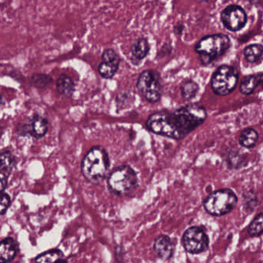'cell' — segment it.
Masks as SVG:
<instances>
[{
    "mask_svg": "<svg viewBox=\"0 0 263 263\" xmlns=\"http://www.w3.org/2000/svg\"><path fill=\"white\" fill-rule=\"evenodd\" d=\"M258 140V134L255 129L247 128L241 132L239 137V144L246 148L253 147Z\"/></svg>",
    "mask_w": 263,
    "mask_h": 263,
    "instance_id": "cell-17",
    "label": "cell"
},
{
    "mask_svg": "<svg viewBox=\"0 0 263 263\" xmlns=\"http://www.w3.org/2000/svg\"><path fill=\"white\" fill-rule=\"evenodd\" d=\"M238 203V198L233 191L229 189L215 191L204 201L206 212L214 216H221L232 212Z\"/></svg>",
    "mask_w": 263,
    "mask_h": 263,
    "instance_id": "cell-5",
    "label": "cell"
},
{
    "mask_svg": "<svg viewBox=\"0 0 263 263\" xmlns=\"http://www.w3.org/2000/svg\"><path fill=\"white\" fill-rule=\"evenodd\" d=\"M263 55V46L261 44H252L245 48L244 56L250 64L258 62Z\"/></svg>",
    "mask_w": 263,
    "mask_h": 263,
    "instance_id": "cell-18",
    "label": "cell"
},
{
    "mask_svg": "<svg viewBox=\"0 0 263 263\" xmlns=\"http://www.w3.org/2000/svg\"><path fill=\"white\" fill-rule=\"evenodd\" d=\"M182 26L183 25H181V26L177 25V26H175V33H177V34H178V33H181V32H182V28H183Z\"/></svg>",
    "mask_w": 263,
    "mask_h": 263,
    "instance_id": "cell-26",
    "label": "cell"
},
{
    "mask_svg": "<svg viewBox=\"0 0 263 263\" xmlns=\"http://www.w3.org/2000/svg\"><path fill=\"white\" fill-rule=\"evenodd\" d=\"M138 93L149 103H157L162 97L163 87L161 75L155 70L141 72L136 83Z\"/></svg>",
    "mask_w": 263,
    "mask_h": 263,
    "instance_id": "cell-6",
    "label": "cell"
},
{
    "mask_svg": "<svg viewBox=\"0 0 263 263\" xmlns=\"http://www.w3.org/2000/svg\"><path fill=\"white\" fill-rule=\"evenodd\" d=\"M263 82V74L249 75L240 84L239 90L242 95H252L259 84Z\"/></svg>",
    "mask_w": 263,
    "mask_h": 263,
    "instance_id": "cell-16",
    "label": "cell"
},
{
    "mask_svg": "<svg viewBox=\"0 0 263 263\" xmlns=\"http://www.w3.org/2000/svg\"><path fill=\"white\" fill-rule=\"evenodd\" d=\"M153 249L158 258L162 260H168L173 255L175 246L170 237L161 235L155 238Z\"/></svg>",
    "mask_w": 263,
    "mask_h": 263,
    "instance_id": "cell-13",
    "label": "cell"
},
{
    "mask_svg": "<svg viewBox=\"0 0 263 263\" xmlns=\"http://www.w3.org/2000/svg\"><path fill=\"white\" fill-rule=\"evenodd\" d=\"M231 47L229 36L224 34H213L204 36L195 47L203 65H209L212 61L222 56Z\"/></svg>",
    "mask_w": 263,
    "mask_h": 263,
    "instance_id": "cell-4",
    "label": "cell"
},
{
    "mask_svg": "<svg viewBox=\"0 0 263 263\" xmlns=\"http://www.w3.org/2000/svg\"><path fill=\"white\" fill-rule=\"evenodd\" d=\"M263 233V212L258 214L248 228V234L250 236H258Z\"/></svg>",
    "mask_w": 263,
    "mask_h": 263,
    "instance_id": "cell-22",
    "label": "cell"
},
{
    "mask_svg": "<svg viewBox=\"0 0 263 263\" xmlns=\"http://www.w3.org/2000/svg\"><path fill=\"white\" fill-rule=\"evenodd\" d=\"M57 90L64 98H70L75 91V83L70 77L61 74L57 81Z\"/></svg>",
    "mask_w": 263,
    "mask_h": 263,
    "instance_id": "cell-15",
    "label": "cell"
},
{
    "mask_svg": "<svg viewBox=\"0 0 263 263\" xmlns=\"http://www.w3.org/2000/svg\"><path fill=\"white\" fill-rule=\"evenodd\" d=\"M11 204V198L8 194L2 192V198H1V205H0V214L2 215H5L7 211L8 210Z\"/></svg>",
    "mask_w": 263,
    "mask_h": 263,
    "instance_id": "cell-25",
    "label": "cell"
},
{
    "mask_svg": "<svg viewBox=\"0 0 263 263\" xmlns=\"http://www.w3.org/2000/svg\"><path fill=\"white\" fill-rule=\"evenodd\" d=\"M17 245L13 238H6L0 243V261L10 262L17 254Z\"/></svg>",
    "mask_w": 263,
    "mask_h": 263,
    "instance_id": "cell-14",
    "label": "cell"
},
{
    "mask_svg": "<svg viewBox=\"0 0 263 263\" xmlns=\"http://www.w3.org/2000/svg\"><path fill=\"white\" fill-rule=\"evenodd\" d=\"M238 81V72L232 66L221 65L212 75L211 86L215 95L226 96L232 93Z\"/></svg>",
    "mask_w": 263,
    "mask_h": 263,
    "instance_id": "cell-7",
    "label": "cell"
},
{
    "mask_svg": "<svg viewBox=\"0 0 263 263\" xmlns=\"http://www.w3.org/2000/svg\"><path fill=\"white\" fill-rule=\"evenodd\" d=\"M64 254L59 249H52L36 256L35 261L38 262H54L62 261Z\"/></svg>",
    "mask_w": 263,
    "mask_h": 263,
    "instance_id": "cell-21",
    "label": "cell"
},
{
    "mask_svg": "<svg viewBox=\"0 0 263 263\" xmlns=\"http://www.w3.org/2000/svg\"><path fill=\"white\" fill-rule=\"evenodd\" d=\"M118 69L119 67L112 65V64H107L103 61L98 65V73L101 75V78L107 80L112 79L116 75Z\"/></svg>",
    "mask_w": 263,
    "mask_h": 263,
    "instance_id": "cell-23",
    "label": "cell"
},
{
    "mask_svg": "<svg viewBox=\"0 0 263 263\" xmlns=\"http://www.w3.org/2000/svg\"><path fill=\"white\" fill-rule=\"evenodd\" d=\"M198 2H208L209 0H198Z\"/></svg>",
    "mask_w": 263,
    "mask_h": 263,
    "instance_id": "cell-27",
    "label": "cell"
},
{
    "mask_svg": "<svg viewBox=\"0 0 263 263\" xmlns=\"http://www.w3.org/2000/svg\"><path fill=\"white\" fill-rule=\"evenodd\" d=\"M48 121L44 117L35 115L27 122L18 127L19 135L22 136H31L39 139L45 136L48 130Z\"/></svg>",
    "mask_w": 263,
    "mask_h": 263,
    "instance_id": "cell-10",
    "label": "cell"
},
{
    "mask_svg": "<svg viewBox=\"0 0 263 263\" xmlns=\"http://www.w3.org/2000/svg\"><path fill=\"white\" fill-rule=\"evenodd\" d=\"M198 90H199V87L195 81H185L183 83L181 87V96L186 101H190L196 97Z\"/></svg>",
    "mask_w": 263,
    "mask_h": 263,
    "instance_id": "cell-20",
    "label": "cell"
},
{
    "mask_svg": "<svg viewBox=\"0 0 263 263\" xmlns=\"http://www.w3.org/2000/svg\"><path fill=\"white\" fill-rule=\"evenodd\" d=\"M110 167V158L101 146L92 147L83 158L81 171L84 178L92 184H99L105 178Z\"/></svg>",
    "mask_w": 263,
    "mask_h": 263,
    "instance_id": "cell-2",
    "label": "cell"
},
{
    "mask_svg": "<svg viewBox=\"0 0 263 263\" xmlns=\"http://www.w3.org/2000/svg\"><path fill=\"white\" fill-rule=\"evenodd\" d=\"M206 118L207 112L204 107L191 104L174 112L152 114L146 121V127L155 135L181 140L202 124Z\"/></svg>",
    "mask_w": 263,
    "mask_h": 263,
    "instance_id": "cell-1",
    "label": "cell"
},
{
    "mask_svg": "<svg viewBox=\"0 0 263 263\" xmlns=\"http://www.w3.org/2000/svg\"><path fill=\"white\" fill-rule=\"evenodd\" d=\"M150 52V44L145 37H139L130 46V61L134 66L141 65Z\"/></svg>",
    "mask_w": 263,
    "mask_h": 263,
    "instance_id": "cell-12",
    "label": "cell"
},
{
    "mask_svg": "<svg viewBox=\"0 0 263 263\" xmlns=\"http://www.w3.org/2000/svg\"><path fill=\"white\" fill-rule=\"evenodd\" d=\"M181 242L186 252L190 254H200L209 249V238L201 228L194 226L184 232Z\"/></svg>",
    "mask_w": 263,
    "mask_h": 263,
    "instance_id": "cell-8",
    "label": "cell"
},
{
    "mask_svg": "<svg viewBox=\"0 0 263 263\" xmlns=\"http://www.w3.org/2000/svg\"><path fill=\"white\" fill-rule=\"evenodd\" d=\"M101 60L103 62L112 64V65L118 67H120V64H121V58H120L119 55L113 49H106L101 55Z\"/></svg>",
    "mask_w": 263,
    "mask_h": 263,
    "instance_id": "cell-24",
    "label": "cell"
},
{
    "mask_svg": "<svg viewBox=\"0 0 263 263\" xmlns=\"http://www.w3.org/2000/svg\"><path fill=\"white\" fill-rule=\"evenodd\" d=\"M53 82V78L47 73H33L30 78V84L36 88H44Z\"/></svg>",
    "mask_w": 263,
    "mask_h": 263,
    "instance_id": "cell-19",
    "label": "cell"
},
{
    "mask_svg": "<svg viewBox=\"0 0 263 263\" xmlns=\"http://www.w3.org/2000/svg\"><path fill=\"white\" fill-rule=\"evenodd\" d=\"M16 165V158L10 151H5L1 154V164H0V187L4 192L7 184L8 178L12 171Z\"/></svg>",
    "mask_w": 263,
    "mask_h": 263,
    "instance_id": "cell-11",
    "label": "cell"
},
{
    "mask_svg": "<svg viewBox=\"0 0 263 263\" xmlns=\"http://www.w3.org/2000/svg\"><path fill=\"white\" fill-rule=\"evenodd\" d=\"M138 186L135 171L129 165H121L112 171L107 178V187L111 193L126 196L133 193Z\"/></svg>",
    "mask_w": 263,
    "mask_h": 263,
    "instance_id": "cell-3",
    "label": "cell"
},
{
    "mask_svg": "<svg viewBox=\"0 0 263 263\" xmlns=\"http://www.w3.org/2000/svg\"><path fill=\"white\" fill-rule=\"evenodd\" d=\"M221 21L227 30L237 32L244 28L247 23V15L239 6L231 5L221 13Z\"/></svg>",
    "mask_w": 263,
    "mask_h": 263,
    "instance_id": "cell-9",
    "label": "cell"
}]
</instances>
